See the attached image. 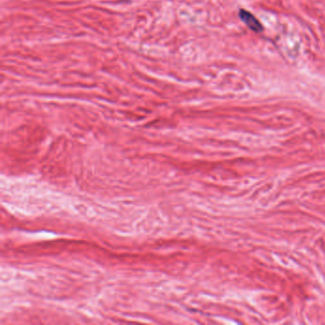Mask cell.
<instances>
[{
  "label": "cell",
  "mask_w": 325,
  "mask_h": 325,
  "mask_svg": "<svg viewBox=\"0 0 325 325\" xmlns=\"http://www.w3.org/2000/svg\"><path fill=\"white\" fill-rule=\"evenodd\" d=\"M239 19L245 23V25L252 30L253 32L256 33H260L263 30V26L261 25L260 20L254 16L252 15L250 12L244 10V9H240L239 13Z\"/></svg>",
  "instance_id": "1"
}]
</instances>
